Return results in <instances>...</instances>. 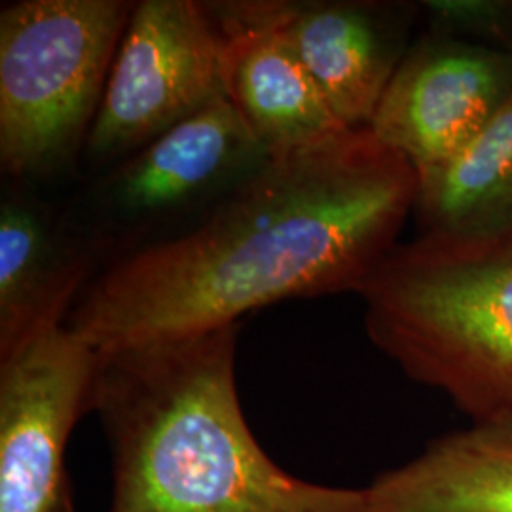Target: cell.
I'll list each match as a JSON object with an SVG mask.
<instances>
[{"label": "cell", "instance_id": "obj_14", "mask_svg": "<svg viewBox=\"0 0 512 512\" xmlns=\"http://www.w3.org/2000/svg\"><path fill=\"white\" fill-rule=\"evenodd\" d=\"M420 10L429 33L512 54V0H427Z\"/></svg>", "mask_w": 512, "mask_h": 512}, {"label": "cell", "instance_id": "obj_9", "mask_svg": "<svg viewBox=\"0 0 512 512\" xmlns=\"http://www.w3.org/2000/svg\"><path fill=\"white\" fill-rule=\"evenodd\" d=\"M226 95L270 156L346 131L281 29L277 0L211 2Z\"/></svg>", "mask_w": 512, "mask_h": 512}, {"label": "cell", "instance_id": "obj_7", "mask_svg": "<svg viewBox=\"0 0 512 512\" xmlns=\"http://www.w3.org/2000/svg\"><path fill=\"white\" fill-rule=\"evenodd\" d=\"M270 154L222 95L133 152L92 192L88 234L99 247L215 205Z\"/></svg>", "mask_w": 512, "mask_h": 512}, {"label": "cell", "instance_id": "obj_12", "mask_svg": "<svg viewBox=\"0 0 512 512\" xmlns=\"http://www.w3.org/2000/svg\"><path fill=\"white\" fill-rule=\"evenodd\" d=\"M365 492L370 512H512V414L431 440Z\"/></svg>", "mask_w": 512, "mask_h": 512}, {"label": "cell", "instance_id": "obj_2", "mask_svg": "<svg viewBox=\"0 0 512 512\" xmlns=\"http://www.w3.org/2000/svg\"><path fill=\"white\" fill-rule=\"evenodd\" d=\"M238 327L99 353L110 512H370L365 488L296 478L258 444L239 403Z\"/></svg>", "mask_w": 512, "mask_h": 512}, {"label": "cell", "instance_id": "obj_10", "mask_svg": "<svg viewBox=\"0 0 512 512\" xmlns=\"http://www.w3.org/2000/svg\"><path fill=\"white\" fill-rule=\"evenodd\" d=\"M412 8L359 2H281L277 16L336 118L368 128L404 55Z\"/></svg>", "mask_w": 512, "mask_h": 512}, {"label": "cell", "instance_id": "obj_8", "mask_svg": "<svg viewBox=\"0 0 512 512\" xmlns=\"http://www.w3.org/2000/svg\"><path fill=\"white\" fill-rule=\"evenodd\" d=\"M511 93V52L427 31L404 55L368 128L423 171L467 147Z\"/></svg>", "mask_w": 512, "mask_h": 512}, {"label": "cell", "instance_id": "obj_13", "mask_svg": "<svg viewBox=\"0 0 512 512\" xmlns=\"http://www.w3.org/2000/svg\"><path fill=\"white\" fill-rule=\"evenodd\" d=\"M416 173L421 234L512 232V93L454 158Z\"/></svg>", "mask_w": 512, "mask_h": 512}, {"label": "cell", "instance_id": "obj_11", "mask_svg": "<svg viewBox=\"0 0 512 512\" xmlns=\"http://www.w3.org/2000/svg\"><path fill=\"white\" fill-rule=\"evenodd\" d=\"M99 245L31 196L12 190L0 203V357L40 332L65 325L88 289Z\"/></svg>", "mask_w": 512, "mask_h": 512}, {"label": "cell", "instance_id": "obj_6", "mask_svg": "<svg viewBox=\"0 0 512 512\" xmlns=\"http://www.w3.org/2000/svg\"><path fill=\"white\" fill-rule=\"evenodd\" d=\"M97 370L99 351L67 325L0 357V512H74L65 452Z\"/></svg>", "mask_w": 512, "mask_h": 512}, {"label": "cell", "instance_id": "obj_5", "mask_svg": "<svg viewBox=\"0 0 512 512\" xmlns=\"http://www.w3.org/2000/svg\"><path fill=\"white\" fill-rule=\"evenodd\" d=\"M222 95L211 2H135L84 147L93 160H126Z\"/></svg>", "mask_w": 512, "mask_h": 512}, {"label": "cell", "instance_id": "obj_1", "mask_svg": "<svg viewBox=\"0 0 512 512\" xmlns=\"http://www.w3.org/2000/svg\"><path fill=\"white\" fill-rule=\"evenodd\" d=\"M416 198L414 165L370 128L268 156L188 232L118 258L65 325L109 353L236 327L291 298L357 293Z\"/></svg>", "mask_w": 512, "mask_h": 512}, {"label": "cell", "instance_id": "obj_3", "mask_svg": "<svg viewBox=\"0 0 512 512\" xmlns=\"http://www.w3.org/2000/svg\"><path fill=\"white\" fill-rule=\"evenodd\" d=\"M370 342L471 421L512 414V232L420 234L357 293Z\"/></svg>", "mask_w": 512, "mask_h": 512}, {"label": "cell", "instance_id": "obj_4", "mask_svg": "<svg viewBox=\"0 0 512 512\" xmlns=\"http://www.w3.org/2000/svg\"><path fill=\"white\" fill-rule=\"evenodd\" d=\"M135 2L19 0L0 10V165L44 177L86 145Z\"/></svg>", "mask_w": 512, "mask_h": 512}]
</instances>
